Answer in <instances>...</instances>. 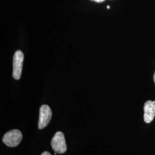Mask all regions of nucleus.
<instances>
[{
  "mask_svg": "<svg viewBox=\"0 0 155 155\" xmlns=\"http://www.w3.org/2000/svg\"><path fill=\"white\" fill-rule=\"evenodd\" d=\"M22 138L21 132L19 130L13 129L5 134L2 141L9 147H15L21 143Z\"/></svg>",
  "mask_w": 155,
  "mask_h": 155,
  "instance_id": "obj_1",
  "label": "nucleus"
},
{
  "mask_svg": "<svg viewBox=\"0 0 155 155\" xmlns=\"http://www.w3.org/2000/svg\"><path fill=\"white\" fill-rule=\"evenodd\" d=\"M51 147L55 152L61 154L66 152L67 145L64 134L61 132H58L55 134L51 140Z\"/></svg>",
  "mask_w": 155,
  "mask_h": 155,
  "instance_id": "obj_2",
  "label": "nucleus"
},
{
  "mask_svg": "<svg viewBox=\"0 0 155 155\" xmlns=\"http://www.w3.org/2000/svg\"><path fill=\"white\" fill-rule=\"evenodd\" d=\"M24 61V54L22 51H16L13 60V77L18 80L20 79L22 73V64Z\"/></svg>",
  "mask_w": 155,
  "mask_h": 155,
  "instance_id": "obj_3",
  "label": "nucleus"
},
{
  "mask_svg": "<svg viewBox=\"0 0 155 155\" xmlns=\"http://www.w3.org/2000/svg\"><path fill=\"white\" fill-rule=\"evenodd\" d=\"M52 118V111L50 107L47 105H43L40 108L39 114V129H44L46 127Z\"/></svg>",
  "mask_w": 155,
  "mask_h": 155,
  "instance_id": "obj_4",
  "label": "nucleus"
},
{
  "mask_svg": "<svg viewBox=\"0 0 155 155\" xmlns=\"http://www.w3.org/2000/svg\"><path fill=\"white\" fill-rule=\"evenodd\" d=\"M144 120L149 124L152 122L155 117V101H148L144 104Z\"/></svg>",
  "mask_w": 155,
  "mask_h": 155,
  "instance_id": "obj_5",
  "label": "nucleus"
},
{
  "mask_svg": "<svg viewBox=\"0 0 155 155\" xmlns=\"http://www.w3.org/2000/svg\"><path fill=\"white\" fill-rule=\"evenodd\" d=\"M41 155H51V154L50 153V152H48L47 151H45L43 153H42Z\"/></svg>",
  "mask_w": 155,
  "mask_h": 155,
  "instance_id": "obj_6",
  "label": "nucleus"
},
{
  "mask_svg": "<svg viewBox=\"0 0 155 155\" xmlns=\"http://www.w3.org/2000/svg\"><path fill=\"white\" fill-rule=\"evenodd\" d=\"M91 1H95V2H102L105 1V0H91Z\"/></svg>",
  "mask_w": 155,
  "mask_h": 155,
  "instance_id": "obj_7",
  "label": "nucleus"
},
{
  "mask_svg": "<svg viewBox=\"0 0 155 155\" xmlns=\"http://www.w3.org/2000/svg\"><path fill=\"white\" fill-rule=\"evenodd\" d=\"M153 79H154V82H155V74H154V76H153Z\"/></svg>",
  "mask_w": 155,
  "mask_h": 155,
  "instance_id": "obj_8",
  "label": "nucleus"
},
{
  "mask_svg": "<svg viewBox=\"0 0 155 155\" xmlns=\"http://www.w3.org/2000/svg\"><path fill=\"white\" fill-rule=\"evenodd\" d=\"M107 9H109V8H110V6H107Z\"/></svg>",
  "mask_w": 155,
  "mask_h": 155,
  "instance_id": "obj_9",
  "label": "nucleus"
}]
</instances>
